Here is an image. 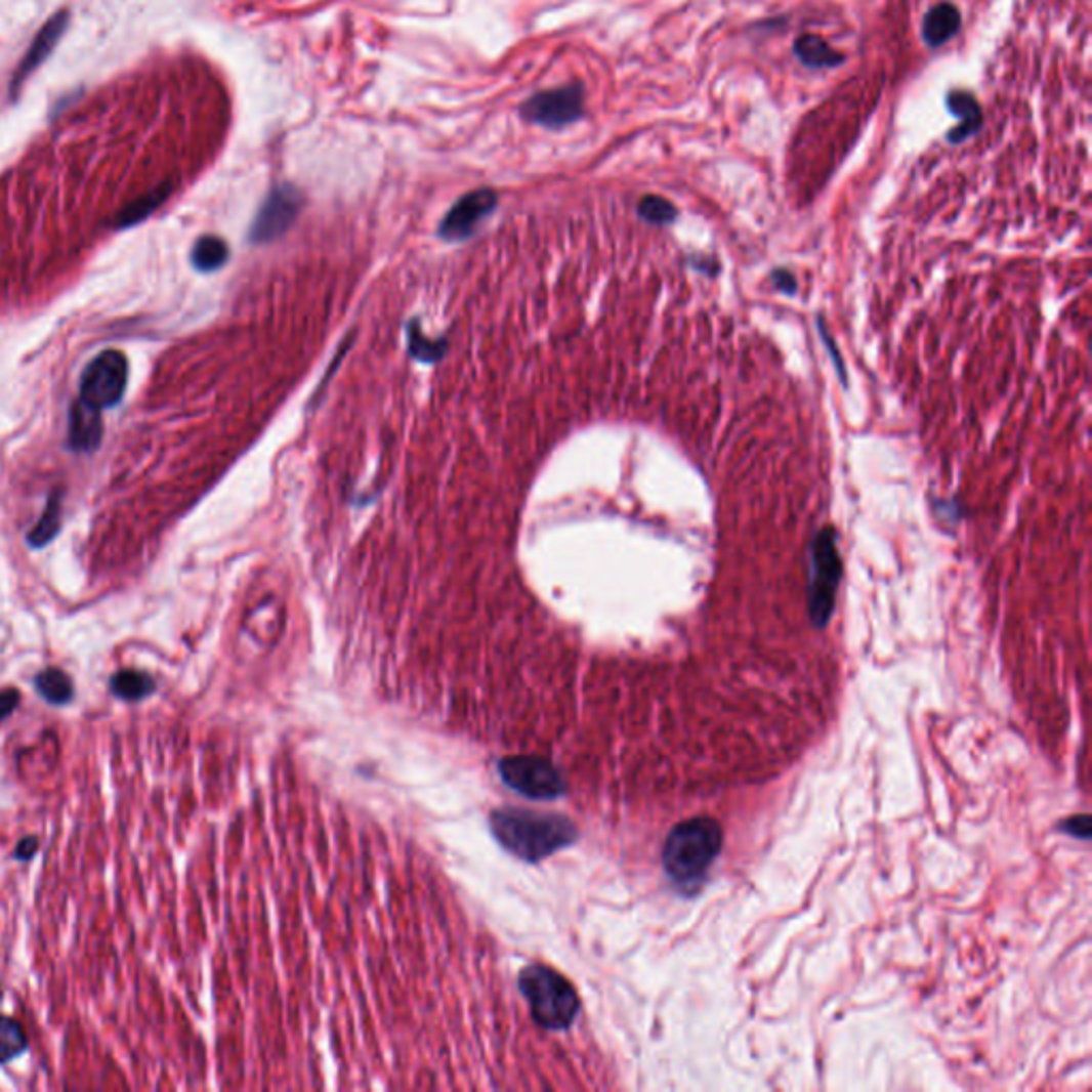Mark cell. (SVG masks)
Returning <instances> with one entry per match:
<instances>
[{"instance_id": "ba28073f", "label": "cell", "mask_w": 1092, "mask_h": 1092, "mask_svg": "<svg viewBox=\"0 0 1092 1092\" xmlns=\"http://www.w3.org/2000/svg\"><path fill=\"white\" fill-rule=\"evenodd\" d=\"M502 774L512 788L534 798H553L563 790V782L555 766L540 758H506L502 764Z\"/></svg>"}, {"instance_id": "277c9868", "label": "cell", "mask_w": 1092, "mask_h": 1092, "mask_svg": "<svg viewBox=\"0 0 1092 1092\" xmlns=\"http://www.w3.org/2000/svg\"><path fill=\"white\" fill-rule=\"evenodd\" d=\"M837 532L822 528L809 544V617L815 628H824L835 613V597L843 577V557L839 553Z\"/></svg>"}, {"instance_id": "8992f818", "label": "cell", "mask_w": 1092, "mask_h": 1092, "mask_svg": "<svg viewBox=\"0 0 1092 1092\" xmlns=\"http://www.w3.org/2000/svg\"><path fill=\"white\" fill-rule=\"evenodd\" d=\"M521 116L544 128H563L579 122L585 116V90L583 86H563L530 96L521 108Z\"/></svg>"}, {"instance_id": "3957f363", "label": "cell", "mask_w": 1092, "mask_h": 1092, "mask_svg": "<svg viewBox=\"0 0 1092 1092\" xmlns=\"http://www.w3.org/2000/svg\"><path fill=\"white\" fill-rule=\"evenodd\" d=\"M493 830L508 849L532 860L568 845L575 835V828L561 817L510 809L496 813Z\"/></svg>"}, {"instance_id": "2e32d148", "label": "cell", "mask_w": 1092, "mask_h": 1092, "mask_svg": "<svg viewBox=\"0 0 1092 1092\" xmlns=\"http://www.w3.org/2000/svg\"><path fill=\"white\" fill-rule=\"evenodd\" d=\"M60 502H62V491L51 493V496L47 498V506L39 518V523L29 532V536H26V540H29V544L35 546V549H41V546L49 544L60 532V510H62Z\"/></svg>"}, {"instance_id": "4316f807", "label": "cell", "mask_w": 1092, "mask_h": 1092, "mask_svg": "<svg viewBox=\"0 0 1092 1092\" xmlns=\"http://www.w3.org/2000/svg\"><path fill=\"white\" fill-rule=\"evenodd\" d=\"M0 999H3V993H0Z\"/></svg>"}, {"instance_id": "30bf717a", "label": "cell", "mask_w": 1092, "mask_h": 1092, "mask_svg": "<svg viewBox=\"0 0 1092 1092\" xmlns=\"http://www.w3.org/2000/svg\"><path fill=\"white\" fill-rule=\"evenodd\" d=\"M102 423L100 412L84 406L77 400L71 408V425H69V447L77 453H92L100 445Z\"/></svg>"}, {"instance_id": "8fae6325", "label": "cell", "mask_w": 1092, "mask_h": 1092, "mask_svg": "<svg viewBox=\"0 0 1092 1092\" xmlns=\"http://www.w3.org/2000/svg\"><path fill=\"white\" fill-rule=\"evenodd\" d=\"M948 108L952 114H956L960 118V124L956 128H952V131L948 133V141L950 143H960L965 141L967 137H973V133L979 131L981 126V110L977 106V100L973 98V94L965 92V90H952L948 94Z\"/></svg>"}, {"instance_id": "5b68a950", "label": "cell", "mask_w": 1092, "mask_h": 1092, "mask_svg": "<svg viewBox=\"0 0 1092 1092\" xmlns=\"http://www.w3.org/2000/svg\"><path fill=\"white\" fill-rule=\"evenodd\" d=\"M128 384V361L120 350H102L82 374L80 400L84 406L102 412L124 397Z\"/></svg>"}, {"instance_id": "44dd1931", "label": "cell", "mask_w": 1092, "mask_h": 1092, "mask_svg": "<svg viewBox=\"0 0 1092 1092\" xmlns=\"http://www.w3.org/2000/svg\"><path fill=\"white\" fill-rule=\"evenodd\" d=\"M772 289L784 295H796L798 293V280L790 269H772L770 274Z\"/></svg>"}, {"instance_id": "484cf974", "label": "cell", "mask_w": 1092, "mask_h": 1092, "mask_svg": "<svg viewBox=\"0 0 1092 1092\" xmlns=\"http://www.w3.org/2000/svg\"><path fill=\"white\" fill-rule=\"evenodd\" d=\"M689 265H691V269L707 274V276H711V278L719 274V261H717V258H713V256H691V258H689Z\"/></svg>"}, {"instance_id": "ac0fdd59", "label": "cell", "mask_w": 1092, "mask_h": 1092, "mask_svg": "<svg viewBox=\"0 0 1092 1092\" xmlns=\"http://www.w3.org/2000/svg\"><path fill=\"white\" fill-rule=\"evenodd\" d=\"M29 1048L22 1024L9 1016H0V1062H11Z\"/></svg>"}, {"instance_id": "d6986e66", "label": "cell", "mask_w": 1092, "mask_h": 1092, "mask_svg": "<svg viewBox=\"0 0 1092 1092\" xmlns=\"http://www.w3.org/2000/svg\"><path fill=\"white\" fill-rule=\"evenodd\" d=\"M638 216L648 224L666 226L679 218V210L668 199L658 197V195H648V197H642L638 203Z\"/></svg>"}, {"instance_id": "7c38bea8", "label": "cell", "mask_w": 1092, "mask_h": 1092, "mask_svg": "<svg viewBox=\"0 0 1092 1092\" xmlns=\"http://www.w3.org/2000/svg\"><path fill=\"white\" fill-rule=\"evenodd\" d=\"M958 31H960V11L950 3H941L937 7H932L926 13L924 24H922V37L928 47L946 45L950 39L956 37Z\"/></svg>"}, {"instance_id": "e0dca14e", "label": "cell", "mask_w": 1092, "mask_h": 1092, "mask_svg": "<svg viewBox=\"0 0 1092 1092\" xmlns=\"http://www.w3.org/2000/svg\"><path fill=\"white\" fill-rule=\"evenodd\" d=\"M191 261H193L195 269H199L203 274L216 271L228 261V246L220 238L205 236V238H201L195 244L193 254H191Z\"/></svg>"}, {"instance_id": "d4e9b609", "label": "cell", "mask_w": 1092, "mask_h": 1092, "mask_svg": "<svg viewBox=\"0 0 1092 1092\" xmlns=\"http://www.w3.org/2000/svg\"><path fill=\"white\" fill-rule=\"evenodd\" d=\"M37 849H39V841H37V837H24V839L17 843L15 851H13V857H15V860L29 863V860H33V857H35Z\"/></svg>"}, {"instance_id": "9a60e30c", "label": "cell", "mask_w": 1092, "mask_h": 1092, "mask_svg": "<svg viewBox=\"0 0 1092 1092\" xmlns=\"http://www.w3.org/2000/svg\"><path fill=\"white\" fill-rule=\"evenodd\" d=\"M112 694L126 702H137L154 691V679L141 670H118L110 681Z\"/></svg>"}, {"instance_id": "9c48e42d", "label": "cell", "mask_w": 1092, "mask_h": 1092, "mask_svg": "<svg viewBox=\"0 0 1092 1092\" xmlns=\"http://www.w3.org/2000/svg\"><path fill=\"white\" fill-rule=\"evenodd\" d=\"M496 207H498V195L489 188H480V191L461 197L451 207L445 220L439 222V230H437L439 238L447 242L467 240L478 228V224L489 214H493Z\"/></svg>"}, {"instance_id": "603a6c76", "label": "cell", "mask_w": 1092, "mask_h": 1092, "mask_svg": "<svg viewBox=\"0 0 1092 1092\" xmlns=\"http://www.w3.org/2000/svg\"><path fill=\"white\" fill-rule=\"evenodd\" d=\"M817 327H820V335H822V340H824V344H826V348H828V354L832 356V361H835V366H837V372H839V376H841V382H843V386H847L845 363H843V359H841V354H839V348H837L835 340H832V337H830V331L826 329V325H824V321H822V319L817 321Z\"/></svg>"}, {"instance_id": "ffe728a7", "label": "cell", "mask_w": 1092, "mask_h": 1092, "mask_svg": "<svg viewBox=\"0 0 1092 1092\" xmlns=\"http://www.w3.org/2000/svg\"><path fill=\"white\" fill-rule=\"evenodd\" d=\"M445 348H447L445 340H429V337L421 331V327L419 329L412 327V331H410V350H412L414 356H419L421 361H435V359L442 356Z\"/></svg>"}, {"instance_id": "52a82bcc", "label": "cell", "mask_w": 1092, "mask_h": 1092, "mask_svg": "<svg viewBox=\"0 0 1092 1092\" xmlns=\"http://www.w3.org/2000/svg\"><path fill=\"white\" fill-rule=\"evenodd\" d=\"M301 205H303V197L295 186L291 184L276 186L267 195L265 203L261 205V210H258L254 218V224L250 228V242L269 244V242L280 240L297 220Z\"/></svg>"}, {"instance_id": "5bb4252c", "label": "cell", "mask_w": 1092, "mask_h": 1092, "mask_svg": "<svg viewBox=\"0 0 1092 1092\" xmlns=\"http://www.w3.org/2000/svg\"><path fill=\"white\" fill-rule=\"evenodd\" d=\"M35 689L49 705H69L75 696L69 674L60 668H45L35 677Z\"/></svg>"}, {"instance_id": "6da1fadb", "label": "cell", "mask_w": 1092, "mask_h": 1092, "mask_svg": "<svg viewBox=\"0 0 1092 1092\" xmlns=\"http://www.w3.org/2000/svg\"><path fill=\"white\" fill-rule=\"evenodd\" d=\"M719 847L721 830L715 820H689L670 832L664 847V867L681 886H694L713 865Z\"/></svg>"}, {"instance_id": "7402d4cb", "label": "cell", "mask_w": 1092, "mask_h": 1092, "mask_svg": "<svg viewBox=\"0 0 1092 1092\" xmlns=\"http://www.w3.org/2000/svg\"><path fill=\"white\" fill-rule=\"evenodd\" d=\"M934 510H937V516L941 518V523H952V526H958V521L962 516H965V510H962V504L956 500V498H948V500H939L937 506H934Z\"/></svg>"}, {"instance_id": "4fadbf2b", "label": "cell", "mask_w": 1092, "mask_h": 1092, "mask_svg": "<svg viewBox=\"0 0 1092 1092\" xmlns=\"http://www.w3.org/2000/svg\"><path fill=\"white\" fill-rule=\"evenodd\" d=\"M794 54L802 65L811 69H824V67H837L845 62L837 49H832L822 37L817 35H800L794 43Z\"/></svg>"}, {"instance_id": "7a4b0ae2", "label": "cell", "mask_w": 1092, "mask_h": 1092, "mask_svg": "<svg viewBox=\"0 0 1092 1092\" xmlns=\"http://www.w3.org/2000/svg\"><path fill=\"white\" fill-rule=\"evenodd\" d=\"M521 995L528 1003L532 1020L549 1031H563L579 1016V997L572 983L542 965L528 967L521 973Z\"/></svg>"}, {"instance_id": "cb8c5ba5", "label": "cell", "mask_w": 1092, "mask_h": 1092, "mask_svg": "<svg viewBox=\"0 0 1092 1092\" xmlns=\"http://www.w3.org/2000/svg\"><path fill=\"white\" fill-rule=\"evenodd\" d=\"M19 691L13 687L0 689V721H5L19 707Z\"/></svg>"}]
</instances>
